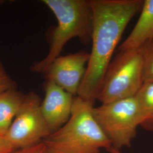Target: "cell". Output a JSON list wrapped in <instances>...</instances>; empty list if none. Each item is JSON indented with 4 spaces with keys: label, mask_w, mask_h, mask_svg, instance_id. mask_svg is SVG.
<instances>
[{
    "label": "cell",
    "mask_w": 153,
    "mask_h": 153,
    "mask_svg": "<svg viewBox=\"0 0 153 153\" xmlns=\"http://www.w3.org/2000/svg\"><path fill=\"white\" fill-rule=\"evenodd\" d=\"M93 11L92 49L86 73L77 94L95 102L113 53L126 27L143 0H89Z\"/></svg>",
    "instance_id": "cell-1"
},
{
    "label": "cell",
    "mask_w": 153,
    "mask_h": 153,
    "mask_svg": "<svg viewBox=\"0 0 153 153\" xmlns=\"http://www.w3.org/2000/svg\"><path fill=\"white\" fill-rule=\"evenodd\" d=\"M94 104L74 97L69 120L42 141L49 153H100L112 147L94 116Z\"/></svg>",
    "instance_id": "cell-2"
},
{
    "label": "cell",
    "mask_w": 153,
    "mask_h": 153,
    "mask_svg": "<svg viewBox=\"0 0 153 153\" xmlns=\"http://www.w3.org/2000/svg\"><path fill=\"white\" fill-rule=\"evenodd\" d=\"M43 2L57 20L48 53L33 66V71L44 73L71 39L78 38L84 44L91 42L93 11L89 0H44Z\"/></svg>",
    "instance_id": "cell-3"
},
{
    "label": "cell",
    "mask_w": 153,
    "mask_h": 153,
    "mask_svg": "<svg viewBox=\"0 0 153 153\" xmlns=\"http://www.w3.org/2000/svg\"><path fill=\"white\" fill-rule=\"evenodd\" d=\"M143 83L142 48L119 51L106 70L97 99L106 104L134 97Z\"/></svg>",
    "instance_id": "cell-4"
},
{
    "label": "cell",
    "mask_w": 153,
    "mask_h": 153,
    "mask_svg": "<svg viewBox=\"0 0 153 153\" xmlns=\"http://www.w3.org/2000/svg\"><path fill=\"white\" fill-rule=\"evenodd\" d=\"M93 115L112 148L129 147L136 136L140 115L136 97L94 107Z\"/></svg>",
    "instance_id": "cell-5"
},
{
    "label": "cell",
    "mask_w": 153,
    "mask_h": 153,
    "mask_svg": "<svg viewBox=\"0 0 153 153\" xmlns=\"http://www.w3.org/2000/svg\"><path fill=\"white\" fill-rule=\"evenodd\" d=\"M40 104L35 93L24 97L21 108L4 136L14 150L37 144L51 134L42 114Z\"/></svg>",
    "instance_id": "cell-6"
},
{
    "label": "cell",
    "mask_w": 153,
    "mask_h": 153,
    "mask_svg": "<svg viewBox=\"0 0 153 153\" xmlns=\"http://www.w3.org/2000/svg\"><path fill=\"white\" fill-rule=\"evenodd\" d=\"M89 59L90 53L85 51L59 56L44 72L46 78L76 97L85 76V66Z\"/></svg>",
    "instance_id": "cell-7"
},
{
    "label": "cell",
    "mask_w": 153,
    "mask_h": 153,
    "mask_svg": "<svg viewBox=\"0 0 153 153\" xmlns=\"http://www.w3.org/2000/svg\"><path fill=\"white\" fill-rule=\"evenodd\" d=\"M74 98V95L55 82L47 80L40 109L51 133L59 129L69 120Z\"/></svg>",
    "instance_id": "cell-8"
},
{
    "label": "cell",
    "mask_w": 153,
    "mask_h": 153,
    "mask_svg": "<svg viewBox=\"0 0 153 153\" xmlns=\"http://www.w3.org/2000/svg\"><path fill=\"white\" fill-rule=\"evenodd\" d=\"M141 11L132 31L119 47V51L141 49L153 38V0H144Z\"/></svg>",
    "instance_id": "cell-9"
},
{
    "label": "cell",
    "mask_w": 153,
    "mask_h": 153,
    "mask_svg": "<svg viewBox=\"0 0 153 153\" xmlns=\"http://www.w3.org/2000/svg\"><path fill=\"white\" fill-rule=\"evenodd\" d=\"M24 97L13 88L0 93V136H5L23 101Z\"/></svg>",
    "instance_id": "cell-10"
},
{
    "label": "cell",
    "mask_w": 153,
    "mask_h": 153,
    "mask_svg": "<svg viewBox=\"0 0 153 153\" xmlns=\"http://www.w3.org/2000/svg\"><path fill=\"white\" fill-rule=\"evenodd\" d=\"M135 97L140 109V126L153 131V83H144Z\"/></svg>",
    "instance_id": "cell-11"
},
{
    "label": "cell",
    "mask_w": 153,
    "mask_h": 153,
    "mask_svg": "<svg viewBox=\"0 0 153 153\" xmlns=\"http://www.w3.org/2000/svg\"><path fill=\"white\" fill-rule=\"evenodd\" d=\"M142 50L143 83H153V38Z\"/></svg>",
    "instance_id": "cell-12"
},
{
    "label": "cell",
    "mask_w": 153,
    "mask_h": 153,
    "mask_svg": "<svg viewBox=\"0 0 153 153\" xmlns=\"http://www.w3.org/2000/svg\"><path fill=\"white\" fill-rule=\"evenodd\" d=\"M11 153H50L44 143L39 142L33 146L17 149L13 151Z\"/></svg>",
    "instance_id": "cell-13"
},
{
    "label": "cell",
    "mask_w": 153,
    "mask_h": 153,
    "mask_svg": "<svg viewBox=\"0 0 153 153\" xmlns=\"http://www.w3.org/2000/svg\"><path fill=\"white\" fill-rule=\"evenodd\" d=\"M13 84L10 78L0 66V93L12 89Z\"/></svg>",
    "instance_id": "cell-14"
},
{
    "label": "cell",
    "mask_w": 153,
    "mask_h": 153,
    "mask_svg": "<svg viewBox=\"0 0 153 153\" xmlns=\"http://www.w3.org/2000/svg\"><path fill=\"white\" fill-rule=\"evenodd\" d=\"M15 150L5 137L0 136V153H11Z\"/></svg>",
    "instance_id": "cell-15"
},
{
    "label": "cell",
    "mask_w": 153,
    "mask_h": 153,
    "mask_svg": "<svg viewBox=\"0 0 153 153\" xmlns=\"http://www.w3.org/2000/svg\"><path fill=\"white\" fill-rule=\"evenodd\" d=\"M108 152L110 153H121L119 150L116 149L115 148H110L109 150H108Z\"/></svg>",
    "instance_id": "cell-16"
}]
</instances>
